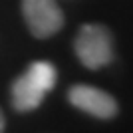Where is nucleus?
Returning a JSON list of instances; mask_svg holds the SVG:
<instances>
[{
	"label": "nucleus",
	"instance_id": "obj_1",
	"mask_svg": "<svg viewBox=\"0 0 133 133\" xmlns=\"http://www.w3.org/2000/svg\"><path fill=\"white\" fill-rule=\"evenodd\" d=\"M56 79H58V70L52 62L46 60L32 62L26 72L22 76H18L12 83L10 89L12 107L20 113L34 111L44 101L46 94L56 85Z\"/></svg>",
	"mask_w": 133,
	"mask_h": 133
},
{
	"label": "nucleus",
	"instance_id": "obj_2",
	"mask_svg": "<svg viewBox=\"0 0 133 133\" xmlns=\"http://www.w3.org/2000/svg\"><path fill=\"white\" fill-rule=\"evenodd\" d=\"M74 52L88 70H101L115 56L113 34L103 24H83L74 40Z\"/></svg>",
	"mask_w": 133,
	"mask_h": 133
},
{
	"label": "nucleus",
	"instance_id": "obj_3",
	"mask_svg": "<svg viewBox=\"0 0 133 133\" xmlns=\"http://www.w3.org/2000/svg\"><path fill=\"white\" fill-rule=\"evenodd\" d=\"M22 14L34 38H52L64 28V12L56 0H22Z\"/></svg>",
	"mask_w": 133,
	"mask_h": 133
},
{
	"label": "nucleus",
	"instance_id": "obj_4",
	"mask_svg": "<svg viewBox=\"0 0 133 133\" xmlns=\"http://www.w3.org/2000/svg\"><path fill=\"white\" fill-rule=\"evenodd\" d=\"M68 101L72 103L76 109L88 113V115L101 119V121H109L117 115L119 105H117L115 97L103 89L88 85V83H76L68 89Z\"/></svg>",
	"mask_w": 133,
	"mask_h": 133
},
{
	"label": "nucleus",
	"instance_id": "obj_5",
	"mask_svg": "<svg viewBox=\"0 0 133 133\" xmlns=\"http://www.w3.org/2000/svg\"><path fill=\"white\" fill-rule=\"evenodd\" d=\"M4 125H6V121H4V113H2V109H0V133H4Z\"/></svg>",
	"mask_w": 133,
	"mask_h": 133
}]
</instances>
